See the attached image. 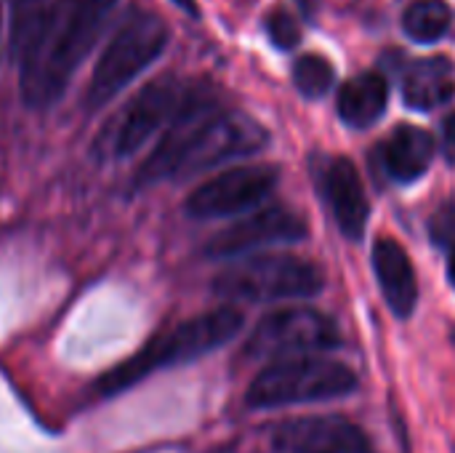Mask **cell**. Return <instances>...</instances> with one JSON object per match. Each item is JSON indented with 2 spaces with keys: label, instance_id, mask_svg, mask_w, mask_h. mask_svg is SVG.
<instances>
[{
  "label": "cell",
  "instance_id": "1",
  "mask_svg": "<svg viewBox=\"0 0 455 453\" xmlns=\"http://www.w3.org/2000/svg\"><path fill=\"white\" fill-rule=\"evenodd\" d=\"M267 142L269 133L259 120L245 112H213L195 91L141 166L139 182L155 184L203 174L227 160L253 155L267 147Z\"/></svg>",
  "mask_w": 455,
  "mask_h": 453
},
{
  "label": "cell",
  "instance_id": "2",
  "mask_svg": "<svg viewBox=\"0 0 455 453\" xmlns=\"http://www.w3.org/2000/svg\"><path fill=\"white\" fill-rule=\"evenodd\" d=\"M117 0H67L64 13L40 48L21 67V99L32 109H48L67 91L80 61L101 37Z\"/></svg>",
  "mask_w": 455,
  "mask_h": 453
},
{
  "label": "cell",
  "instance_id": "3",
  "mask_svg": "<svg viewBox=\"0 0 455 453\" xmlns=\"http://www.w3.org/2000/svg\"><path fill=\"white\" fill-rule=\"evenodd\" d=\"M243 323H245L243 312L235 307H219V310H211L192 320H184L176 328L149 339L133 358L123 360L112 371H107L99 382V392L112 398V395H120V392L131 390L133 384L144 382L149 374H155L160 368H173V366L197 360V358L224 347L227 342H232L240 334Z\"/></svg>",
  "mask_w": 455,
  "mask_h": 453
},
{
  "label": "cell",
  "instance_id": "4",
  "mask_svg": "<svg viewBox=\"0 0 455 453\" xmlns=\"http://www.w3.org/2000/svg\"><path fill=\"white\" fill-rule=\"evenodd\" d=\"M168 45V29L163 19L147 11H133L112 35L99 56L85 88V109H104L117 93H123Z\"/></svg>",
  "mask_w": 455,
  "mask_h": 453
},
{
  "label": "cell",
  "instance_id": "5",
  "mask_svg": "<svg viewBox=\"0 0 455 453\" xmlns=\"http://www.w3.org/2000/svg\"><path fill=\"white\" fill-rule=\"evenodd\" d=\"M357 376L349 366L328 358H285L264 368L248 387L251 409H283L299 403H323L355 392Z\"/></svg>",
  "mask_w": 455,
  "mask_h": 453
},
{
  "label": "cell",
  "instance_id": "6",
  "mask_svg": "<svg viewBox=\"0 0 455 453\" xmlns=\"http://www.w3.org/2000/svg\"><path fill=\"white\" fill-rule=\"evenodd\" d=\"M323 286L325 275L317 264L288 254H272L232 264L216 278L213 291L229 302L264 304L285 299H309L317 296Z\"/></svg>",
  "mask_w": 455,
  "mask_h": 453
},
{
  "label": "cell",
  "instance_id": "7",
  "mask_svg": "<svg viewBox=\"0 0 455 453\" xmlns=\"http://www.w3.org/2000/svg\"><path fill=\"white\" fill-rule=\"evenodd\" d=\"M341 344L336 323L309 307H288L259 320L245 342L248 360H285L328 352Z\"/></svg>",
  "mask_w": 455,
  "mask_h": 453
},
{
  "label": "cell",
  "instance_id": "8",
  "mask_svg": "<svg viewBox=\"0 0 455 453\" xmlns=\"http://www.w3.org/2000/svg\"><path fill=\"white\" fill-rule=\"evenodd\" d=\"M192 93L195 88L181 83L176 75H163L147 83L115 117L109 133H101V142L107 144V155L128 158L139 152L152 133H157L181 112V107L192 99Z\"/></svg>",
  "mask_w": 455,
  "mask_h": 453
},
{
  "label": "cell",
  "instance_id": "9",
  "mask_svg": "<svg viewBox=\"0 0 455 453\" xmlns=\"http://www.w3.org/2000/svg\"><path fill=\"white\" fill-rule=\"evenodd\" d=\"M280 182L277 166H243L221 171L200 184L184 203L192 219H221L251 211L264 203Z\"/></svg>",
  "mask_w": 455,
  "mask_h": 453
},
{
  "label": "cell",
  "instance_id": "10",
  "mask_svg": "<svg viewBox=\"0 0 455 453\" xmlns=\"http://www.w3.org/2000/svg\"><path fill=\"white\" fill-rule=\"evenodd\" d=\"M307 238V222L283 206L264 208L248 219L235 222L224 232H219L208 246L205 256L211 259H235L261 246H277V243H299Z\"/></svg>",
  "mask_w": 455,
  "mask_h": 453
},
{
  "label": "cell",
  "instance_id": "11",
  "mask_svg": "<svg viewBox=\"0 0 455 453\" xmlns=\"http://www.w3.org/2000/svg\"><path fill=\"white\" fill-rule=\"evenodd\" d=\"M277 453H376L368 435L344 417H307L275 430Z\"/></svg>",
  "mask_w": 455,
  "mask_h": 453
},
{
  "label": "cell",
  "instance_id": "12",
  "mask_svg": "<svg viewBox=\"0 0 455 453\" xmlns=\"http://www.w3.org/2000/svg\"><path fill=\"white\" fill-rule=\"evenodd\" d=\"M323 184H325V198L331 203V211H333L336 224L344 232V238L363 240L368 216H371V206H368L365 187H363V179H360L355 163L347 158H331L325 163Z\"/></svg>",
  "mask_w": 455,
  "mask_h": 453
},
{
  "label": "cell",
  "instance_id": "13",
  "mask_svg": "<svg viewBox=\"0 0 455 453\" xmlns=\"http://www.w3.org/2000/svg\"><path fill=\"white\" fill-rule=\"evenodd\" d=\"M8 3H11L8 53L13 64L24 67L40 53V48L56 29L67 0H8Z\"/></svg>",
  "mask_w": 455,
  "mask_h": 453
},
{
  "label": "cell",
  "instance_id": "14",
  "mask_svg": "<svg viewBox=\"0 0 455 453\" xmlns=\"http://www.w3.org/2000/svg\"><path fill=\"white\" fill-rule=\"evenodd\" d=\"M373 270L389 310L397 318H411L419 304V280L405 248L395 240H376L373 246Z\"/></svg>",
  "mask_w": 455,
  "mask_h": 453
},
{
  "label": "cell",
  "instance_id": "15",
  "mask_svg": "<svg viewBox=\"0 0 455 453\" xmlns=\"http://www.w3.org/2000/svg\"><path fill=\"white\" fill-rule=\"evenodd\" d=\"M455 96V67L448 56H427L408 67L403 77V99L411 109L429 112Z\"/></svg>",
  "mask_w": 455,
  "mask_h": 453
},
{
  "label": "cell",
  "instance_id": "16",
  "mask_svg": "<svg viewBox=\"0 0 455 453\" xmlns=\"http://www.w3.org/2000/svg\"><path fill=\"white\" fill-rule=\"evenodd\" d=\"M384 168L395 182H416L435 160V139L419 125H400L384 144Z\"/></svg>",
  "mask_w": 455,
  "mask_h": 453
},
{
  "label": "cell",
  "instance_id": "17",
  "mask_svg": "<svg viewBox=\"0 0 455 453\" xmlns=\"http://www.w3.org/2000/svg\"><path fill=\"white\" fill-rule=\"evenodd\" d=\"M387 101V80L376 72H363L344 83V88L339 91V115L352 128H368L384 115Z\"/></svg>",
  "mask_w": 455,
  "mask_h": 453
},
{
  "label": "cell",
  "instance_id": "18",
  "mask_svg": "<svg viewBox=\"0 0 455 453\" xmlns=\"http://www.w3.org/2000/svg\"><path fill=\"white\" fill-rule=\"evenodd\" d=\"M451 19V8L443 0H416L413 5H408L403 27L416 43H435L448 32Z\"/></svg>",
  "mask_w": 455,
  "mask_h": 453
},
{
  "label": "cell",
  "instance_id": "19",
  "mask_svg": "<svg viewBox=\"0 0 455 453\" xmlns=\"http://www.w3.org/2000/svg\"><path fill=\"white\" fill-rule=\"evenodd\" d=\"M293 83L307 99H320L333 85V67L320 53H307L293 64Z\"/></svg>",
  "mask_w": 455,
  "mask_h": 453
},
{
  "label": "cell",
  "instance_id": "20",
  "mask_svg": "<svg viewBox=\"0 0 455 453\" xmlns=\"http://www.w3.org/2000/svg\"><path fill=\"white\" fill-rule=\"evenodd\" d=\"M264 24H267L269 40H272L277 48H285V51H288V48L299 45V40H301V27H299V21H296L285 8H272V11L267 13Z\"/></svg>",
  "mask_w": 455,
  "mask_h": 453
},
{
  "label": "cell",
  "instance_id": "21",
  "mask_svg": "<svg viewBox=\"0 0 455 453\" xmlns=\"http://www.w3.org/2000/svg\"><path fill=\"white\" fill-rule=\"evenodd\" d=\"M429 235L437 246H455V203H445L432 214Z\"/></svg>",
  "mask_w": 455,
  "mask_h": 453
},
{
  "label": "cell",
  "instance_id": "22",
  "mask_svg": "<svg viewBox=\"0 0 455 453\" xmlns=\"http://www.w3.org/2000/svg\"><path fill=\"white\" fill-rule=\"evenodd\" d=\"M443 147H445V155L455 160V112L448 115L443 123Z\"/></svg>",
  "mask_w": 455,
  "mask_h": 453
},
{
  "label": "cell",
  "instance_id": "23",
  "mask_svg": "<svg viewBox=\"0 0 455 453\" xmlns=\"http://www.w3.org/2000/svg\"><path fill=\"white\" fill-rule=\"evenodd\" d=\"M176 8H181L184 13H189V16H200V8L195 5V0H171Z\"/></svg>",
  "mask_w": 455,
  "mask_h": 453
},
{
  "label": "cell",
  "instance_id": "24",
  "mask_svg": "<svg viewBox=\"0 0 455 453\" xmlns=\"http://www.w3.org/2000/svg\"><path fill=\"white\" fill-rule=\"evenodd\" d=\"M448 278H451V283H453V288H455V246H453V254H451V262H448Z\"/></svg>",
  "mask_w": 455,
  "mask_h": 453
},
{
  "label": "cell",
  "instance_id": "25",
  "mask_svg": "<svg viewBox=\"0 0 455 453\" xmlns=\"http://www.w3.org/2000/svg\"><path fill=\"white\" fill-rule=\"evenodd\" d=\"M0 27H3V5H0Z\"/></svg>",
  "mask_w": 455,
  "mask_h": 453
}]
</instances>
